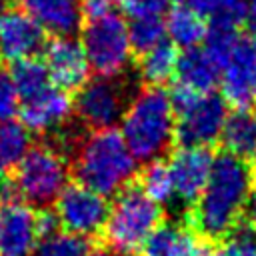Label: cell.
I'll use <instances>...</instances> for the list:
<instances>
[{
	"mask_svg": "<svg viewBox=\"0 0 256 256\" xmlns=\"http://www.w3.org/2000/svg\"><path fill=\"white\" fill-rule=\"evenodd\" d=\"M44 30L22 8L0 10V60L16 64L34 58L44 46Z\"/></svg>",
	"mask_w": 256,
	"mask_h": 256,
	"instance_id": "cell-11",
	"label": "cell"
},
{
	"mask_svg": "<svg viewBox=\"0 0 256 256\" xmlns=\"http://www.w3.org/2000/svg\"><path fill=\"white\" fill-rule=\"evenodd\" d=\"M212 154L208 148H178L168 164L174 196L184 204H194L202 194L210 168H212Z\"/></svg>",
	"mask_w": 256,
	"mask_h": 256,
	"instance_id": "cell-15",
	"label": "cell"
},
{
	"mask_svg": "<svg viewBox=\"0 0 256 256\" xmlns=\"http://www.w3.org/2000/svg\"><path fill=\"white\" fill-rule=\"evenodd\" d=\"M38 242L36 212L16 196L0 198V256H30Z\"/></svg>",
	"mask_w": 256,
	"mask_h": 256,
	"instance_id": "cell-12",
	"label": "cell"
},
{
	"mask_svg": "<svg viewBox=\"0 0 256 256\" xmlns=\"http://www.w3.org/2000/svg\"><path fill=\"white\" fill-rule=\"evenodd\" d=\"M70 164L66 154L52 144L32 146L14 170L10 192L28 206L46 208L68 186Z\"/></svg>",
	"mask_w": 256,
	"mask_h": 256,
	"instance_id": "cell-4",
	"label": "cell"
},
{
	"mask_svg": "<svg viewBox=\"0 0 256 256\" xmlns=\"http://www.w3.org/2000/svg\"><path fill=\"white\" fill-rule=\"evenodd\" d=\"M246 212H248L250 232H252V234H254V238H256V188L252 190V196H250V202H248V208H246Z\"/></svg>",
	"mask_w": 256,
	"mask_h": 256,
	"instance_id": "cell-35",
	"label": "cell"
},
{
	"mask_svg": "<svg viewBox=\"0 0 256 256\" xmlns=\"http://www.w3.org/2000/svg\"><path fill=\"white\" fill-rule=\"evenodd\" d=\"M4 188H6V182H4V176H2V172H0V194H2Z\"/></svg>",
	"mask_w": 256,
	"mask_h": 256,
	"instance_id": "cell-38",
	"label": "cell"
},
{
	"mask_svg": "<svg viewBox=\"0 0 256 256\" xmlns=\"http://www.w3.org/2000/svg\"><path fill=\"white\" fill-rule=\"evenodd\" d=\"M32 148V136L20 122H0V172L16 168Z\"/></svg>",
	"mask_w": 256,
	"mask_h": 256,
	"instance_id": "cell-22",
	"label": "cell"
},
{
	"mask_svg": "<svg viewBox=\"0 0 256 256\" xmlns=\"http://www.w3.org/2000/svg\"><path fill=\"white\" fill-rule=\"evenodd\" d=\"M90 252L92 248L88 238L60 230L52 236L40 238L32 250V256H90Z\"/></svg>",
	"mask_w": 256,
	"mask_h": 256,
	"instance_id": "cell-26",
	"label": "cell"
},
{
	"mask_svg": "<svg viewBox=\"0 0 256 256\" xmlns=\"http://www.w3.org/2000/svg\"><path fill=\"white\" fill-rule=\"evenodd\" d=\"M238 36H240L238 28L208 24V32H206V38H204V50L218 66H222V62L226 60V56L234 48Z\"/></svg>",
	"mask_w": 256,
	"mask_h": 256,
	"instance_id": "cell-28",
	"label": "cell"
},
{
	"mask_svg": "<svg viewBox=\"0 0 256 256\" xmlns=\"http://www.w3.org/2000/svg\"><path fill=\"white\" fill-rule=\"evenodd\" d=\"M244 24L248 36L256 38V0H244Z\"/></svg>",
	"mask_w": 256,
	"mask_h": 256,
	"instance_id": "cell-34",
	"label": "cell"
},
{
	"mask_svg": "<svg viewBox=\"0 0 256 256\" xmlns=\"http://www.w3.org/2000/svg\"><path fill=\"white\" fill-rule=\"evenodd\" d=\"M36 232H38V238H46L60 232V222L54 210L42 208L40 212H36Z\"/></svg>",
	"mask_w": 256,
	"mask_h": 256,
	"instance_id": "cell-33",
	"label": "cell"
},
{
	"mask_svg": "<svg viewBox=\"0 0 256 256\" xmlns=\"http://www.w3.org/2000/svg\"><path fill=\"white\" fill-rule=\"evenodd\" d=\"M74 112L90 130L114 128L124 114V90L114 78H94L78 88L74 96Z\"/></svg>",
	"mask_w": 256,
	"mask_h": 256,
	"instance_id": "cell-10",
	"label": "cell"
},
{
	"mask_svg": "<svg viewBox=\"0 0 256 256\" xmlns=\"http://www.w3.org/2000/svg\"><path fill=\"white\" fill-rule=\"evenodd\" d=\"M208 24L238 28L244 22V0H182Z\"/></svg>",
	"mask_w": 256,
	"mask_h": 256,
	"instance_id": "cell-23",
	"label": "cell"
},
{
	"mask_svg": "<svg viewBox=\"0 0 256 256\" xmlns=\"http://www.w3.org/2000/svg\"><path fill=\"white\" fill-rule=\"evenodd\" d=\"M164 28H166V36L174 48L192 50L204 42L206 32H208V22L202 16H198L194 10H190L182 4V6H174L166 12Z\"/></svg>",
	"mask_w": 256,
	"mask_h": 256,
	"instance_id": "cell-20",
	"label": "cell"
},
{
	"mask_svg": "<svg viewBox=\"0 0 256 256\" xmlns=\"http://www.w3.org/2000/svg\"><path fill=\"white\" fill-rule=\"evenodd\" d=\"M176 82L194 94H210L220 82V66L206 54L204 48L184 50L176 60Z\"/></svg>",
	"mask_w": 256,
	"mask_h": 256,
	"instance_id": "cell-17",
	"label": "cell"
},
{
	"mask_svg": "<svg viewBox=\"0 0 256 256\" xmlns=\"http://www.w3.org/2000/svg\"><path fill=\"white\" fill-rule=\"evenodd\" d=\"M170 94L160 86H148L134 94L122 114V138L136 162L160 160L176 134V118Z\"/></svg>",
	"mask_w": 256,
	"mask_h": 256,
	"instance_id": "cell-3",
	"label": "cell"
},
{
	"mask_svg": "<svg viewBox=\"0 0 256 256\" xmlns=\"http://www.w3.org/2000/svg\"><path fill=\"white\" fill-rule=\"evenodd\" d=\"M18 92L14 88L10 70L0 64V122H8L18 114Z\"/></svg>",
	"mask_w": 256,
	"mask_h": 256,
	"instance_id": "cell-31",
	"label": "cell"
},
{
	"mask_svg": "<svg viewBox=\"0 0 256 256\" xmlns=\"http://www.w3.org/2000/svg\"><path fill=\"white\" fill-rule=\"evenodd\" d=\"M74 110V102L66 90L50 84L42 92L20 100V124L30 132H54L66 124Z\"/></svg>",
	"mask_w": 256,
	"mask_h": 256,
	"instance_id": "cell-14",
	"label": "cell"
},
{
	"mask_svg": "<svg viewBox=\"0 0 256 256\" xmlns=\"http://www.w3.org/2000/svg\"><path fill=\"white\" fill-rule=\"evenodd\" d=\"M10 76H12L16 92H18V100L30 98L52 84L44 62H40L36 58H26V60L12 64Z\"/></svg>",
	"mask_w": 256,
	"mask_h": 256,
	"instance_id": "cell-24",
	"label": "cell"
},
{
	"mask_svg": "<svg viewBox=\"0 0 256 256\" xmlns=\"http://www.w3.org/2000/svg\"><path fill=\"white\" fill-rule=\"evenodd\" d=\"M220 138L228 154L248 164L256 162V110H236L230 114Z\"/></svg>",
	"mask_w": 256,
	"mask_h": 256,
	"instance_id": "cell-19",
	"label": "cell"
},
{
	"mask_svg": "<svg viewBox=\"0 0 256 256\" xmlns=\"http://www.w3.org/2000/svg\"><path fill=\"white\" fill-rule=\"evenodd\" d=\"M252 190L254 168L228 152H220L212 158L208 182L194 202L190 228L206 240H226L242 226Z\"/></svg>",
	"mask_w": 256,
	"mask_h": 256,
	"instance_id": "cell-1",
	"label": "cell"
},
{
	"mask_svg": "<svg viewBox=\"0 0 256 256\" xmlns=\"http://www.w3.org/2000/svg\"><path fill=\"white\" fill-rule=\"evenodd\" d=\"M88 66L98 78L120 76L132 56L128 40V22L120 14H110L98 20H90L82 28L80 40Z\"/></svg>",
	"mask_w": 256,
	"mask_h": 256,
	"instance_id": "cell-6",
	"label": "cell"
},
{
	"mask_svg": "<svg viewBox=\"0 0 256 256\" xmlns=\"http://www.w3.org/2000/svg\"><path fill=\"white\" fill-rule=\"evenodd\" d=\"M138 162L116 128L92 130L74 144L72 172L80 186L112 196L130 186Z\"/></svg>",
	"mask_w": 256,
	"mask_h": 256,
	"instance_id": "cell-2",
	"label": "cell"
},
{
	"mask_svg": "<svg viewBox=\"0 0 256 256\" xmlns=\"http://www.w3.org/2000/svg\"><path fill=\"white\" fill-rule=\"evenodd\" d=\"M108 210L110 206L104 196L80 186L78 182L68 184L54 202V212L58 216L60 228L82 238L96 236L104 230Z\"/></svg>",
	"mask_w": 256,
	"mask_h": 256,
	"instance_id": "cell-7",
	"label": "cell"
},
{
	"mask_svg": "<svg viewBox=\"0 0 256 256\" xmlns=\"http://www.w3.org/2000/svg\"><path fill=\"white\" fill-rule=\"evenodd\" d=\"M22 10L54 36H72L82 22L78 0H22Z\"/></svg>",
	"mask_w": 256,
	"mask_h": 256,
	"instance_id": "cell-16",
	"label": "cell"
},
{
	"mask_svg": "<svg viewBox=\"0 0 256 256\" xmlns=\"http://www.w3.org/2000/svg\"><path fill=\"white\" fill-rule=\"evenodd\" d=\"M220 86L226 104L236 110H252L256 104V38L238 36L220 66Z\"/></svg>",
	"mask_w": 256,
	"mask_h": 256,
	"instance_id": "cell-9",
	"label": "cell"
},
{
	"mask_svg": "<svg viewBox=\"0 0 256 256\" xmlns=\"http://www.w3.org/2000/svg\"><path fill=\"white\" fill-rule=\"evenodd\" d=\"M78 2H80L82 18H86L88 22L116 14L118 8V0H78Z\"/></svg>",
	"mask_w": 256,
	"mask_h": 256,
	"instance_id": "cell-32",
	"label": "cell"
},
{
	"mask_svg": "<svg viewBox=\"0 0 256 256\" xmlns=\"http://www.w3.org/2000/svg\"><path fill=\"white\" fill-rule=\"evenodd\" d=\"M162 208L138 186H128L116 194L104 226L110 250L118 256L138 254L144 240L160 224Z\"/></svg>",
	"mask_w": 256,
	"mask_h": 256,
	"instance_id": "cell-5",
	"label": "cell"
},
{
	"mask_svg": "<svg viewBox=\"0 0 256 256\" xmlns=\"http://www.w3.org/2000/svg\"><path fill=\"white\" fill-rule=\"evenodd\" d=\"M128 40L130 48L136 54H146L158 44L166 42V28L162 18H144L128 22Z\"/></svg>",
	"mask_w": 256,
	"mask_h": 256,
	"instance_id": "cell-27",
	"label": "cell"
},
{
	"mask_svg": "<svg viewBox=\"0 0 256 256\" xmlns=\"http://www.w3.org/2000/svg\"><path fill=\"white\" fill-rule=\"evenodd\" d=\"M188 256H216V252H214L208 244H200V246L196 244V246H194V250H192Z\"/></svg>",
	"mask_w": 256,
	"mask_h": 256,
	"instance_id": "cell-36",
	"label": "cell"
},
{
	"mask_svg": "<svg viewBox=\"0 0 256 256\" xmlns=\"http://www.w3.org/2000/svg\"><path fill=\"white\" fill-rule=\"evenodd\" d=\"M44 66L54 86L78 90L88 82L90 66L80 40L74 36H54L44 46Z\"/></svg>",
	"mask_w": 256,
	"mask_h": 256,
	"instance_id": "cell-13",
	"label": "cell"
},
{
	"mask_svg": "<svg viewBox=\"0 0 256 256\" xmlns=\"http://www.w3.org/2000/svg\"><path fill=\"white\" fill-rule=\"evenodd\" d=\"M138 188L158 206L168 204L174 198V186H172L168 164L162 160H154V162L146 164V168L140 174V186Z\"/></svg>",
	"mask_w": 256,
	"mask_h": 256,
	"instance_id": "cell-25",
	"label": "cell"
},
{
	"mask_svg": "<svg viewBox=\"0 0 256 256\" xmlns=\"http://www.w3.org/2000/svg\"><path fill=\"white\" fill-rule=\"evenodd\" d=\"M228 104L218 94L198 96L188 108L178 112L176 140L182 148H208L214 144L226 124Z\"/></svg>",
	"mask_w": 256,
	"mask_h": 256,
	"instance_id": "cell-8",
	"label": "cell"
},
{
	"mask_svg": "<svg viewBox=\"0 0 256 256\" xmlns=\"http://www.w3.org/2000/svg\"><path fill=\"white\" fill-rule=\"evenodd\" d=\"M216 256H256V238L250 228H238L232 236H228Z\"/></svg>",
	"mask_w": 256,
	"mask_h": 256,
	"instance_id": "cell-30",
	"label": "cell"
},
{
	"mask_svg": "<svg viewBox=\"0 0 256 256\" xmlns=\"http://www.w3.org/2000/svg\"><path fill=\"white\" fill-rule=\"evenodd\" d=\"M196 246L194 230L178 222H160L138 250V256H188Z\"/></svg>",
	"mask_w": 256,
	"mask_h": 256,
	"instance_id": "cell-18",
	"label": "cell"
},
{
	"mask_svg": "<svg viewBox=\"0 0 256 256\" xmlns=\"http://www.w3.org/2000/svg\"><path fill=\"white\" fill-rule=\"evenodd\" d=\"M178 52L170 42H162L156 48L140 56V76L148 86H162L174 76Z\"/></svg>",
	"mask_w": 256,
	"mask_h": 256,
	"instance_id": "cell-21",
	"label": "cell"
},
{
	"mask_svg": "<svg viewBox=\"0 0 256 256\" xmlns=\"http://www.w3.org/2000/svg\"><path fill=\"white\" fill-rule=\"evenodd\" d=\"M90 256H118L116 252H112L110 248H96L90 252Z\"/></svg>",
	"mask_w": 256,
	"mask_h": 256,
	"instance_id": "cell-37",
	"label": "cell"
},
{
	"mask_svg": "<svg viewBox=\"0 0 256 256\" xmlns=\"http://www.w3.org/2000/svg\"><path fill=\"white\" fill-rule=\"evenodd\" d=\"M118 8L128 20L162 18L170 8V0H118Z\"/></svg>",
	"mask_w": 256,
	"mask_h": 256,
	"instance_id": "cell-29",
	"label": "cell"
}]
</instances>
